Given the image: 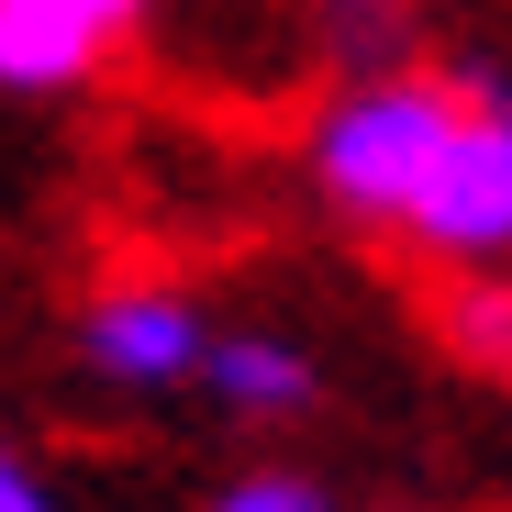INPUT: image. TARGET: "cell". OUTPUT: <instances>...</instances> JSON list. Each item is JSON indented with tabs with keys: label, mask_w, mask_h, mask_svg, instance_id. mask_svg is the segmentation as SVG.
<instances>
[{
	"label": "cell",
	"mask_w": 512,
	"mask_h": 512,
	"mask_svg": "<svg viewBox=\"0 0 512 512\" xmlns=\"http://www.w3.org/2000/svg\"><path fill=\"white\" fill-rule=\"evenodd\" d=\"M212 512H323V501H312L301 479H245V490H223Z\"/></svg>",
	"instance_id": "7"
},
{
	"label": "cell",
	"mask_w": 512,
	"mask_h": 512,
	"mask_svg": "<svg viewBox=\"0 0 512 512\" xmlns=\"http://www.w3.org/2000/svg\"><path fill=\"white\" fill-rule=\"evenodd\" d=\"M334 12H346V34H379V12H390V0H334Z\"/></svg>",
	"instance_id": "9"
},
{
	"label": "cell",
	"mask_w": 512,
	"mask_h": 512,
	"mask_svg": "<svg viewBox=\"0 0 512 512\" xmlns=\"http://www.w3.org/2000/svg\"><path fill=\"white\" fill-rule=\"evenodd\" d=\"M423 245H446V256H512V101H479L457 156H446V179L423 190L412 212Z\"/></svg>",
	"instance_id": "2"
},
{
	"label": "cell",
	"mask_w": 512,
	"mask_h": 512,
	"mask_svg": "<svg viewBox=\"0 0 512 512\" xmlns=\"http://www.w3.org/2000/svg\"><path fill=\"white\" fill-rule=\"evenodd\" d=\"M212 390H223L234 412H290V401L312 390V368H301L290 346H256V334H234V346H212Z\"/></svg>",
	"instance_id": "5"
},
{
	"label": "cell",
	"mask_w": 512,
	"mask_h": 512,
	"mask_svg": "<svg viewBox=\"0 0 512 512\" xmlns=\"http://www.w3.org/2000/svg\"><path fill=\"white\" fill-rule=\"evenodd\" d=\"M101 34L112 23L90 0H0V90H67V78H90Z\"/></svg>",
	"instance_id": "3"
},
{
	"label": "cell",
	"mask_w": 512,
	"mask_h": 512,
	"mask_svg": "<svg viewBox=\"0 0 512 512\" xmlns=\"http://www.w3.org/2000/svg\"><path fill=\"white\" fill-rule=\"evenodd\" d=\"M90 357H101L112 379H179V368H212L190 301H167V290H123V301H101V312H90Z\"/></svg>",
	"instance_id": "4"
},
{
	"label": "cell",
	"mask_w": 512,
	"mask_h": 512,
	"mask_svg": "<svg viewBox=\"0 0 512 512\" xmlns=\"http://www.w3.org/2000/svg\"><path fill=\"white\" fill-rule=\"evenodd\" d=\"M457 134H468L457 90H435V78H379V90H357V101H334V112H323L312 167H323V190L346 201V212L412 223V212H423V190L446 179Z\"/></svg>",
	"instance_id": "1"
},
{
	"label": "cell",
	"mask_w": 512,
	"mask_h": 512,
	"mask_svg": "<svg viewBox=\"0 0 512 512\" xmlns=\"http://www.w3.org/2000/svg\"><path fill=\"white\" fill-rule=\"evenodd\" d=\"M0 512H56V501H45V490H34V479H23L12 457H0Z\"/></svg>",
	"instance_id": "8"
},
{
	"label": "cell",
	"mask_w": 512,
	"mask_h": 512,
	"mask_svg": "<svg viewBox=\"0 0 512 512\" xmlns=\"http://www.w3.org/2000/svg\"><path fill=\"white\" fill-rule=\"evenodd\" d=\"M457 346L490 357V368H512V290H468L457 301Z\"/></svg>",
	"instance_id": "6"
},
{
	"label": "cell",
	"mask_w": 512,
	"mask_h": 512,
	"mask_svg": "<svg viewBox=\"0 0 512 512\" xmlns=\"http://www.w3.org/2000/svg\"><path fill=\"white\" fill-rule=\"evenodd\" d=\"M90 12H101V23H123V12H134V0H90Z\"/></svg>",
	"instance_id": "10"
}]
</instances>
